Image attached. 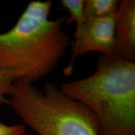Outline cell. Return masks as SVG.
I'll use <instances>...</instances> for the list:
<instances>
[{
    "instance_id": "6da1fadb",
    "label": "cell",
    "mask_w": 135,
    "mask_h": 135,
    "mask_svg": "<svg viewBox=\"0 0 135 135\" xmlns=\"http://www.w3.org/2000/svg\"><path fill=\"white\" fill-rule=\"evenodd\" d=\"M53 1H32L15 26L0 33V72L28 83L50 74L70 44L66 18L50 20Z\"/></svg>"
},
{
    "instance_id": "7a4b0ae2",
    "label": "cell",
    "mask_w": 135,
    "mask_h": 135,
    "mask_svg": "<svg viewBox=\"0 0 135 135\" xmlns=\"http://www.w3.org/2000/svg\"><path fill=\"white\" fill-rule=\"evenodd\" d=\"M60 89L93 112L101 135H135V63L102 55L92 75Z\"/></svg>"
},
{
    "instance_id": "3957f363",
    "label": "cell",
    "mask_w": 135,
    "mask_h": 135,
    "mask_svg": "<svg viewBox=\"0 0 135 135\" xmlns=\"http://www.w3.org/2000/svg\"><path fill=\"white\" fill-rule=\"evenodd\" d=\"M9 106L39 135H101L98 119L89 108L48 83L40 89L15 81Z\"/></svg>"
},
{
    "instance_id": "277c9868",
    "label": "cell",
    "mask_w": 135,
    "mask_h": 135,
    "mask_svg": "<svg viewBox=\"0 0 135 135\" xmlns=\"http://www.w3.org/2000/svg\"><path fill=\"white\" fill-rule=\"evenodd\" d=\"M115 15L97 19L86 20L76 30L70 63L64 70L66 76L71 75L76 58L89 52L102 55H115L114 43Z\"/></svg>"
},
{
    "instance_id": "5b68a950",
    "label": "cell",
    "mask_w": 135,
    "mask_h": 135,
    "mask_svg": "<svg viewBox=\"0 0 135 135\" xmlns=\"http://www.w3.org/2000/svg\"><path fill=\"white\" fill-rule=\"evenodd\" d=\"M114 43L115 55L135 63V1L123 0L115 15Z\"/></svg>"
},
{
    "instance_id": "8992f818",
    "label": "cell",
    "mask_w": 135,
    "mask_h": 135,
    "mask_svg": "<svg viewBox=\"0 0 135 135\" xmlns=\"http://www.w3.org/2000/svg\"><path fill=\"white\" fill-rule=\"evenodd\" d=\"M119 1L117 0H86L84 14L86 20L104 18L116 15Z\"/></svg>"
},
{
    "instance_id": "52a82bcc",
    "label": "cell",
    "mask_w": 135,
    "mask_h": 135,
    "mask_svg": "<svg viewBox=\"0 0 135 135\" xmlns=\"http://www.w3.org/2000/svg\"><path fill=\"white\" fill-rule=\"evenodd\" d=\"M61 4L70 13V21L76 22V30L80 28L86 21L84 14V0H62Z\"/></svg>"
},
{
    "instance_id": "ba28073f",
    "label": "cell",
    "mask_w": 135,
    "mask_h": 135,
    "mask_svg": "<svg viewBox=\"0 0 135 135\" xmlns=\"http://www.w3.org/2000/svg\"><path fill=\"white\" fill-rule=\"evenodd\" d=\"M15 80L9 75L0 72V104L9 105V97L12 91Z\"/></svg>"
},
{
    "instance_id": "9c48e42d",
    "label": "cell",
    "mask_w": 135,
    "mask_h": 135,
    "mask_svg": "<svg viewBox=\"0 0 135 135\" xmlns=\"http://www.w3.org/2000/svg\"><path fill=\"white\" fill-rule=\"evenodd\" d=\"M25 124L7 125L0 121V135H25Z\"/></svg>"
}]
</instances>
